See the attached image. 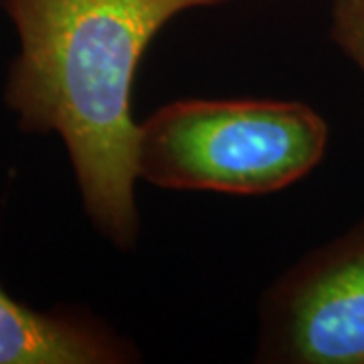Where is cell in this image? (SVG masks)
<instances>
[{"label": "cell", "mask_w": 364, "mask_h": 364, "mask_svg": "<svg viewBox=\"0 0 364 364\" xmlns=\"http://www.w3.org/2000/svg\"><path fill=\"white\" fill-rule=\"evenodd\" d=\"M255 360L364 364V219L263 291Z\"/></svg>", "instance_id": "3957f363"}, {"label": "cell", "mask_w": 364, "mask_h": 364, "mask_svg": "<svg viewBox=\"0 0 364 364\" xmlns=\"http://www.w3.org/2000/svg\"><path fill=\"white\" fill-rule=\"evenodd\" d=\"M330 39L364 75V0H334Z\"/></svg>", "instance_id": "5b68a950"}, {"label": "cell", "mask_w": 364, "mask_h": 364, "mask_svg": "<svg viewBox=\"0 0 364 364\" xmlns=\"http://www.w3.org/2000/svg\"><path fill=\"white\" fill-rule=\"evenodd\" d=\"M0 2L18 39L4 85L18 128L61 138L91 225L114 247H136L138 63L174 16L229 0Z\"/></svg>", "instance_id": "6da1fadb"}, {"label": "cell", "mask_w": 364, "mask_h": 364, "mask_svg": "<svg viewBox=\"0 0 364 364\" xmlns=\"http://www.w3.org/2000/svg\"><path fill=\"white\" fill-rule=\"evenodd\" d=\"M128 336L79 308L35 310L0 286V364H130Z\"/></svg>", "instance_id": "277c9868"}, {"label": "cell", "mask_w": 364, "mask_h": 364, "mask_svg": "<svg viewBox=\"0 0 364 364\" xmlns=\"http://www.w3.org/2000/svg\"><path fill=\"white\" fill-rule=\"evenodd\" d=\"M330 130L289 100H178L138 126L136 172L168 191L259 196L310 174Z\"/></svg>", "instance_id": "7a4b0ae2"}]
</instances>
